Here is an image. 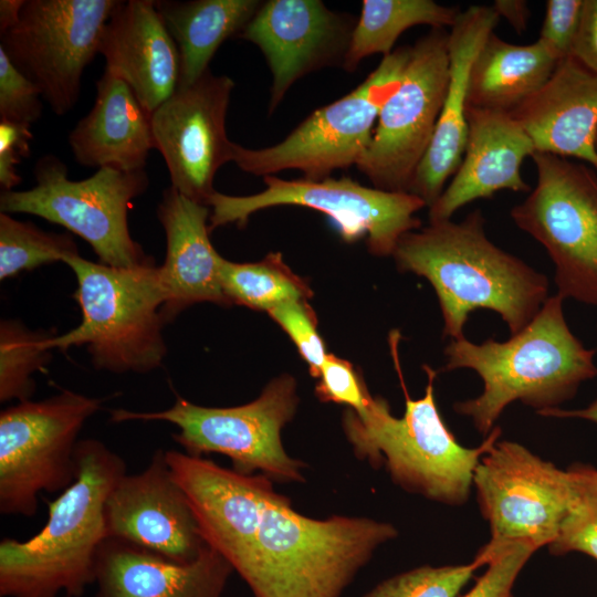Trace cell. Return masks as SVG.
Wrapping results in <instances>:
<instances>
[{
  "instance_id": "obj_1",
  "label": "cell",
  "mask_w": 597,
  "mask_h": 597,
  "mask_svg": "<svg viewBox=\"0 0 597 597\" xmlns=\"http://www.w3.org/2000/svg\"><path fill=\"white\" fill-rule=\"evenodd\" d=\"M484 223L479 209L461 222H430L405 233L392 253L400 271L432 285L443 336L451 339L464 336L470 313L479 308L498 313L511 335L516 334L548 297V279L490 241Z\"/></svg>"
},
{
  "instance_id": "obj_2",
  "label": "cell",
  "mask_w": 597,
  "mask_h": 597,
  "mask_svg": "<svg viewBox=\"0 0 597 597\" xmlns=\"http://www.w3.org/2000/svg\"><path fill=\"white\" fill-rule=\"evenodd\" d=\"M564 298L547 297L533 320L505 342L493 338L474 344L464 336L444 348L443 370L469 368L483 381L482 392L455 402L458 415L469 417L488 436L513 401L536 412L572 399L583 381L597 376L596 349L586 348L569 329Z\"/></svg>"
},
{
  "instance_id": "obj_3",
  "label": "cell",
  "mask_w": 597,
  "mask_h": 597,
  "mask_svg": "<svg viewBox=\"0 0 597 597\" xmlns=\"http://www.w3.org/2000/svg\"><path fill=\"white\" fill-rule=\"evenodd\" d=\"M75 460V479L48 502L44 526L25 541L0 542L1 597H81L95 583L105 503L126 464L96 439L80 440Z\"/></svg>"
},
{
  "instance_id": "obj_4",
  "label": "cell",
  "mask_w": 597,
  "mask_h": 597,
  "mask_svg": "<svg viewBox=\"0 0 597 597\" xmlns=\"http://www.w3.org/2000/svg\"><path fill=\"white\" fill-rule=\"evenodd\" d=\"M397 535L392 524L368 517L302 515L273 491L237 573L253 597H342L375 551Z\"/></svg>"
},
{
  "instance_id": "obj_5",
  "label": "cell",
  "mask_w": 597,
  "mask_h": 597,
  "mask_svg": "<svg viewBox=\"0 0 597 597\" xmlns=\"http://www.w3.org/2000/svg\"><path fill=\"white\" fill-rule=\"evenodd\" d=\"M399 334L389 335L396 370L405 390V412L394 417L388 402L373 397L363 413L346 411L343 427L356 455L374 465L383 460L392 480L405 490L448 505L468 500L474 470L499 440L494 427L475 448L458 442L443 421L434 397L437 371L423 365L428 383L425 395L411 399L406 392L398 358Z\"/></svg>"
},
{
  "instance_id": "obj_6",
  "label": "cell",
  "mask_w": 597,
  "mask_h": 597,
  "mask_svg": "<svg viewBox=\"0 0 597 597\" xmlns=\"http://www.w3.org/2000/svg\"><path fill=\"white\" fill-rule=\"evenodd\" d=\"M73 271L81 323L45 343L50 349L85 345L98 369L148 373L159 367L167 347L161 329L165 302L159 266L114 268L83 259L63 261Z\"/></svg>"
},
{
  "instance_id": "obj_7",
  "label": "cell",
  "mask_w": 597,
  "mask_h": 597,
  "mask_svg": "<svg viewBox=\"0 0 597 597\" xmlns=\"http://www.w3.org/2000/svg\"><path fill=\"white\" fill-rule=\"evenodd\" d=\"M296 380L290 375L272 379L251 402L234 407H203L177 396L174 405L161 411L111 412L113 422L167 421L178 428L174 440L184 452L201 457L220 453L242 474H261L276 481L303 482L305 464L290 457L281 432L297 409Z\"/></svg>"
},
{
  "instance_id": "obj_8",
  "label": "cell",
  "mask_w": 597,
  "mask_h": 597,
  "mask_svg": "<svg viewBox=\"0 0 597 597\" xmlns=\"http://www.w3.org/2000/svg\"><path fill=\"white\" fill-rule=\"evenodd\" d=\"M35 186L0 195L4 213H28L60 224L85 240L100 262L135 268L154 262L132 239L128 210L149 185L146 170L103 167L88 178L72 180L66 165L45 155L34 166Z\"/></svg>"
},
{
  "instance_id": "obj_9",
  "label": "cell",
  "mask_w": 597,
  "mask_h": 597,
  "mask_svg": "<svg viewBox=\"0 0 597 597\" xmlns=\"http://www.w3.org/2000/svg\"><path fill=\"white\" fill-rule=\"evenodd\" d=\"M410 50L400 46L384 56L360 85L315 109L280 143L259 149L233 143L232 161L254 176L297 169L310 180L357 165L370 144L383 105L401 82Z\"/></svg>"
},
{
  "instance_id": "obj_10",
  "label": "cell",
  "mask_w": 597,
  "mask_h": 597,
  "mask_svg": "<svg viewBox=\"0 0 597 597\" xmlns=\"http://www.w3.org/2000/svg\"><path fill=\"white\" fill-rule=\"evenodd\" d=\"M102 400L63 390L0 413V513L33 516L41 492H63L76 475L77 436Z\"/></svg>"
},
{
  "instance_id": "obj_11",
  "label": "cell",
  "mask_w": 597,
  "mask_h": 597,
  "mask_svg": "<svg viewBox=\"0 0 597 597\" xmlns=\"http://www.w3.org/2000/svg\"><path fill=\"white\" fill-rule=\"evenodd\" d=\"M532 158L536 185L511 218L546 249L557 294L597 306V175L561 156Z\"/></svg>"
},
{
  "instance_id": "obj_12",
  "label": "cell",
  "mask_w": 597,
  "mask_h": 597,
  "mask_svg": "<svg viewBox=\"0 0 597 597\" xmlns=\"http://www.w3.org/2000/svg\"><path fill=\"white\" fill-rule=\"evenodd\" d=\"M263 181L265 188L250 196L216 191L208 201L209 230L231 223L245 227L252 213L266 208L300 206L329 217L346 242L366 237L369 252L386 256L405 233L420 229L416 213L427 207L413 193L369 188L347 177L285 180L271 175Z\"/></svg>"
},
{
  "instance_id": "obj_13",
  "label": "cell",
  "mask_w": 597,
  "mask_h": 597,
  "mask_svg": "<svg viewBox=\"0 0 597 597\" xmlns=\"http://www.w3.org/2000/svg\"><path fill=\"white\" fill-rule=\"evenodd\" d=\"M479 507L491 538L478 555L523 543L535 551L558 535L573 500L567 470L509 440L484 453L473 474Z\"/></svg>"
},
{
  "instance_id": "obj_14",
  "label": "cell",
  "mask_w": 597,
  "mask_h": 597,
  "mask_svg": "<svg viewBox=\"0 0 597 597\" xmlns=\"http://www.w3.org/2000/svg\"><path fill=\"white\" fill-rule=\"evenodd\" d=\"M117 0H25L0 48L40 90L56 115L77 103L82 75L100 53L104 27Z\"/></svg>"
},
{
  "instance_id": "obj_15",
  "label": "cell",
  "mask_w": 597,
  "mask_h": 597,
  "mask_svg": "<svg viewBox=\"0 0 597 597\" xmlns=\"http://www.w3.org/2000/svg\"><path fill=\"white\" fill-rule=\"evenodd\" d=\"M448 34L432 29L411 45L401 82L379 112L370 144L356 165L377 189L410 190L447 93Z\"/></svg>"
},
{
  "instance_id": "obj_16",
  "label": "cell",
  "mask_w": 597,
  "mask_h": 597,
  "mask_svg": "<svg viewBox=\"0 0 597 597\" xmlns=\"http://www.w3.org/2000/svg\"><path fill=\"white\" fill-rule=\"evenodd\" d=\"M234 82L210 70L174 94L150 116L154 146L167 166L171 187L208 206L217 191L213 179L232 161L233 142L227 135V114Z\"/></svg>"
},
{
  "instance_id": "obj_17",
  "label": "cell",
  "mask_w": 597,
  "mask_h": 597,
  "mask_svg": "<svg viewBox=\"0 0 597 597\" xmlns=\"http://www.w3.org/2000/svg\"><path fill=\"white\" fill-rule=\"evenodd\" d=\"M356 20L320 0H268L238 36L256 45L272 74L269 114L301 77L343 66Z\"/></svg>"
},
{
  "instance_id": "obj_18",
  "label": "cell",
  "mask_w": 597,
  "mask_h": 597,
  "mask_svg": "<svg viewBox=\"0 0 597 597\" xmlns=\"http://www.w3.org/2000/svg\"><path fill=\"white\" fill-rule=\"evenodd\" d=\"M106 537L189 563L207 546L189 501L175 480L165 450L139 473L125 474L105 503Z\"/></svg>"
},
{
  "instance_id": "obj_19",
  "label": "cell",
  "mask_w": 597,
  "mask_h": 597,
  "mask_svg": "<svg viewBox=\"0 0 597 597\" xmlns=\"http://www.w3.org/2000/svg\"><path fill=\"white\" fill-rule=\"evenodd\" d=\"M166 459L205 542L238 572L251 552L274 491L272 480L261 473L242 474L184 451L166 450Z\"/></svg>"
},
{
  "instance_id": "obj_20",
  "label": "cell",
  "mask_w": 597,
  "mask_h": 597,
  "mask_svg": "<svg viewBox=\"0 0 597 597\" xmlns=\"http://www.w3.org/2000/svg\"><path fill=\"white\" fill-rule=\"evenodd\" d=\"M468 135L459 168L437 201L429 207V221L451 220L465 205L491 198L502 190L528 192L521 175L534 144L520 122L505 112L468 107Z\"/></svg>"
},
{
  "instance_id": "obj_21",
  "label": "cell",
  "mask_w": 597,
  "mask_h": 597,
  "mask_svg": "<svg viewBox=\"0 0 597 597\" xmlns=\"http://www.w3.org/2000/svg\"><path fill=\"white\" fill-rule=\"evenodd\" d=\"M500 17L492 6L461 11L448 34L449 81L430 146L411 184L410 193L431 207L459 168L468 135V83L472 62L494 32Z\"/></svg>"
},
{
  "instance_id": "obj_22",
  "label": "cell",
  "mask_w": 597,
  "mask_h": 597,
  "mask_svg": "<svg viewBox=\"0 0 597 597\" xmlns=\"http://www.w3.org/2000/svg\"><path fill=\"white\" fill-rule=\"evenodd\" d=\"M98 52L105 57V70L123 80L150 114L179 85L178 49L153 0L118 1Z\"/></svg>"
},
{
  "instance_id": "obj_23",
  "label": "cell",
  "mask_w": 597,
  "mask_h": 597,
  "mask_svg": "<svg viewBox=\"0 0 597 597\" xmlns=\"http://www.w3.org/2000/svg\"><path fill=\"white\" fill-rule=\"evenodd\" d=\"M209 208L171 186L163 191L157 217L167 243L166 259L159 266L165 295L161 314L166 323L196 303L230 306L219 275L223 258L209 238Z\"/></svg>"
},
{
  "instance_id": "obj_24",
  "label": "cell",
  "mask_w": 597,
  "mask_h": 597,
  "mask_svg": "<svg viewBox=\"0 0 597 597\" xmlns=\"http://www.w3.org/2000/svg\"><path fill=\"white\" fill-rule=\"evenodd\" d=\"M232 566L206 546L180 563L122 540L106 537L95 568V597H221Z\"/></svg>"
},
{
  "instance_id": "obj_25",
  "label": "cell",
  "mask_w": 597,
  "mask_h": 597,
  "mask_svg": "<svg viewBox=\"0 0 597 597\" xmlns=\"http://www.w3.org/2000/svg\"><path fill=\"white\" fill-rule=\"evenodd\" d=\"M511 114L536 153L575 157L597 170V73L572 55L562 59L543 87Z\"/></svg>"
},
{
  "instance_id": "obj_26",
  "label": "cell",
  "mask_w": 597,
  "mask_h": 597,
  "mask_svg": "<svg viewBox=\"0 0 597 597\" xmlns=\"http://www.w3.org/2000/svg\"><path fill=\"white\" fill-rule=\"evenodd\" d=\"M150 116L130 87L105 70L93 107L69 135L74 159L91 168L144 170L155 149Z\"/></svg>"
},
{
  "instance_id": "obj_27",
  "label": "cell",
  "mask_w": 597,
  "mask_h": 597,
  "mask_svg": "<svg viewBox=\"0 0 597 597\" xmlns=\"http://www.w3.org/2000/svg\"><path fill=\"white\" fill-rule=\"evenodd\" d=\"M558 62L538 39L517 45L492 32L471 65L468 107L512 113L543 87Z\"/></svg>"
},
{
  "instance_id": "obj_28",
  "label": "cell",
  "mask_w": 597,
  "mask_h": 597,
  "mask_svg": "<svg viewBox=\"0 0 597 597\" xmlns=\"http://www.w3.org/2000/svg\"><path fill=\"white\" fill-rule=\"evenodd\" d=\"M262 3L260 0L155 1L178 49L179 85H189L209 71L220 45L238 38Z\"/></svg>"
},
{
  "instance_id": "obj_29",
  "label": "cell",
  "mask_w": 597,
  "mask_h": 597,
  "mask_svg": "<svg viewBox=\"0 0 597 597\" xmlns=\"http://www.w3.org/2000/svg\"><path fill=\"white\" fill-rule=\"evenodd\" d=\"M460 12L432 0H364L342 69L354 72L370 55L390 54L398 38L415 25L451 28Z\"/></svg>"
},
{
  "instance_id": "obj_30",
  "label": "cell",
  "mask_w": 597,
  "mask_h": 597,
  "mask_svg": "<svg viewBox=\"0 0 597 597\" xmlns=\"http://www.w3.org/2000/svg\"><path fill=\"white\" fill-rule=\"evenodd\" d=\"M219 275L230 305L269 313L284 303L312 296L308 284L284 263L280 252H271L252 263L222 259Z\"/></svg>"
},
{
  "instance_id": "obj_31",
  "label": "cell",
  "mask_w": 597,
  "mask_h": 597,
  "mask_svg": "<svg viewBox=\"0 0 597 597\" xmlns=\"http://www.w3.org/2000/svg\"><path fill=\"white\" fill-rule=\"evenodd\" d=\"M52 334L31 332L17 321L0 325V400H29L35 389L32 375L51 358L46 341Z\"/></svg>"
},
{
  "instance_id": "obj_32",
  "label": "cell",
  "mask_w": 597,
  "mask_h": 597,
  "mask_svg": "<svg viewBox=\"0 0 597 597\" xmlns=\"http://www.w3.org/2000/svg\"><path fill=\"white\" fill-rule=\"evenodd\" d=\"M75 254L78 250L71 235L45 232L31 222L0 213L1 280Z\"/></svg>"
},
{
  "instance_id": "obj_33",
  "label": "cell",
  "mask_w": 597,
  "mask_h": 597,
  "mask_svg": "<svg viewBox=\"0 0 597 597\" xmlns=\"http://www.w3.org/2000/svg\"><path fill=\"white\" fill-rule=\"evenodd\" d=\"M566 470L573 485V500L548 549L557 556L579 552L597 561V468L577 462Z\"/></svg>"
},
{
  "instance_id": "obj_34",
  "label": "cell",
  "mask_w": 597,
  "mask_h": 597,
  "mask_svg": "<svg viewBox=\"0 0 597 597\" xmlns=\"http://www.w3.org/2000/svg\"><path fill=\"white\" fill-rule=\"evenodd\" d=\"M478 565H425L395 575L364 597H457L471 579Z\"/></svg>"
},
{
  "instance_id": "obj_35",
  "label": "cell",
  "mask_w": 597,
  "mask_h": 597,
  "mask_svg": "<svg viewBox=\"0 0 597 597\" xmlns=\"http://www.w3.org/2000/svg\"><path fill=\"white\" fill-rule=\"evenodd\" d=\"M534 552L527 544L514 543L486 555H475L473 562L479 567L486 565V570L461 597H513L515 580Z\"/></svg>"
},
{
  "instance_id": "obj_36",
  "label": "cell",
  "mask_w": 597,
  "mask_h": 597,
  "mask_svg": "<svg viewBox=\"0 0 597 597\" xmlns=\"http://www.w3.org/2000/svg\"><path fill=\"white\" fill-rule=\"evenodd\" d=\"M269 315L289 335L308 365L311 375L317 378L327 353L317 331L315 312L307 300L284 303L271 310Z\"/></svg>"
},
{
  "instance_id": "obj_37",
  "label": "cell",
  "mask_w": 597,
  "mask_h": 597,
  "mask_svg": "<svg viewBox=\"0 0 597 597\" xmlns=\"http://www.w3.org/2000/svg\"><path fill=\"white\" fill-rule=\"evenodd\" d=\"M39 87L23 75L0 48V119L32 125L42 116Z\"/></svg>"
},
{
  "instance_id": "obj_38",
  "label": "cell",
  "mask_w": 597,
  "mask_h": 597,
  "mask_svg": "<svg viewBox=\"0 0 597 597\" xmlns=\"http://www.w3.org/2000/svg\"><path fill=\"white\" fill-rule=\"evenodd\" d=\"M317 378L315 394L322 401L346 405L363 413L373 400L354 366L333 354H327Z\"/></svg>"
},
{
  "instance_id": "obj_39",
  "label": "cell",
  "mask_w": 597,
  "mask_h": 597,
  "mask_svg": "<svg viewBox=\"0 0 597 597\" xmlns=\"http://www.w3.org/2000/svg\"><path fill=\"white\" fill-rule=\"evenodd\" d=\"M585 0H548L538 40L561 61L569 56L583 15Z\"/></svg>"
},
{
  "instance_id": "obj_40",
  "label": "cell",
  "mask_w": 597,
  "mask_h": 597,
  "mask_svg": "<svg viewBox=\"0 0 597 597\" xmlns=\"http://www.w3.org/2000/svg\"><path fill=\"white\" fill-rule=\"evenodd\" d=\"M31 126L0 119V185L13 190L21 182L17 166L30 155Z\"/></svg>"
},
{
  "instance_id": "obj_41",
  "label": "cell",
  "mask_w": 597,
  "mask_h": 597,
  "mask_svg": "<svg viewBox=\"0 0 597 597\" xmlns=\"http://www.w3.org/2000/svg\"><path fill=\"white\" fill-rule=\"evenodd\" d=\"M570 55L597 73V0H585Z\"/></svg>"
},
{
  "instance_id": "obj_42",
  "label": "cell",
  "mask_w": 597,
  "mask_h": 597,
  "mask_svg": "<svg viewBox=\"0 0 597 597\" xmlns=\"http://www.w3.org/2000/svg\"><path fill=\"white\" fill-rule=\"evenodd\" d=\"M499 17H503L517 33L526 30L530 8L524 0H495L491 4Z\"/></svg>"
},
{
  "instance_id": "obj_43",
  "label": "cell",
  "mask_w": 597,
  "mask_h": 597,
  "mask_svg": "<svg viewBox=\"0 0 597 597\" xmlns=\"http://www.w3.org/2000/svg\"><path fill=\"white\" fill-rule=\"evenodd\" d=\"M537 413L545 417L580 418L597 425V398L584 409L565 410L561 408H549L538 411Z\"/></svg>"
},
{
  "instance_id": "obj_44",
  "label": "cell",
  "mask_w": 597,
  "mask_h": 597,
  "mask_svg": "<svg viewBox=\"0 0 597 597\" xmlns=\"http://www.w3.org/2000/svg\"><path fill=\"white\" fill-rule=\"evenodd\" d=\"M24 2L25 0L0 1V33L18 23Z\"/></svg>"
},
{
  "instance_id": "obj_45",
  "label": "cell",
  "mask_w": 597,
  "mask_h": 597,
  "mask_svg": "<svg viewBox=\"0 0 597 597\" xmlns=\"http://www.w3.org/2000/svg\"><path fill=\"white\" fill-rule=\"evenodd\" d=\"M596 148H597V138H596Z\"/></svg>"
}]
</instances>
